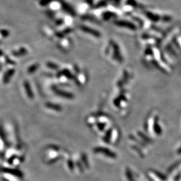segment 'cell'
I'll use <instances>...</instances> for the list:
<instances>
[{
	"label": "cell",
	"mask_w": 181,
	"mask_h": 181,
	"mask_svg": "<svg viewBox=\"0 0 181 181\" xmlns=\"http://www.w3.org/2000/svg\"><path fill=\"white\" fill-rule=\"evenodd\" d=\"M25 88L26 91V92H27V94H28L29 97L32 98L33 97V94H32V93L31 91V89H30L29 85L28 84V83H26V82L25 83Z\"/></svg>",
	"instance_id": "1"
},
{
	"label": "cell",
	"mask_w": 181,
	"mask_h": 181,
	"mask_svg": "<svg viewBox=\"0 0 181 181\" xmlns=\"http://www.w3.org/2000/svg\"><path fill=\"white\" fill-rule=\"evenodd\" d=\"M56 93H57L58 95H60V96H62V97L69 98L72 97V95H71L70 94H68V93H66V92H62V91H59V90H57V91H56Z\"/></svg>",
	"instance_id": "2"
},
{
	"label": "cell",
	"mask_w": 181,
	"mask_h": 181,
	"mask_svg": "<svg viewBox=\"0 0 181 181\" xmlns=\"http://www.w3.org/2000/svg\"><path fill=\"white\" fill-rule=\"evenodd\" d=\"M47 107H49V108H50L55 109V110H58V111H60V107H59V106H58V105H54V104H48V105H47Z\"/></svg>",
	"instance_id": "3"
},
{
	"label": "cell",
	"mask_w": 181,
	"mask_h": 181,
	"mask_svg": "<svg viewBox=\"0 0 181 181\" xmlns=\"http://www.w3.org/2000/svg\"><path fill=\"white\" fill-rule=\"evenodd\" d=\"M12 71H11V72H9V73H8L5 75V78H4V81H5V82H7V81L8 80V78L9 79V78H10V76H11V75H12Z\"/></svg>",
	"instance_id": "4"
}]
</instances>
